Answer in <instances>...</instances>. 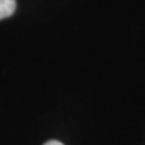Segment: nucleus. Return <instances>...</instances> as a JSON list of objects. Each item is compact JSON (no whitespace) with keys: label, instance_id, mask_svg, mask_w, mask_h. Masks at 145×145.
<instances>
[{"label":"nucleus","instance_id":"nucleus-1","mask_svg":"<svg viewBox=\"0 0 145 145\" xmlns=\"http://www.w3.org/2000/svg\"><path fill=\"white\" fill-rule=\"evenodd\" d=\"M16 10L15 0H0V20L10 18Z\"/></svg>","mask_w":145,"mask_h":145},{"label":"nucleus","instance_id":"nucleus-2","mask_svg":"<svg viewBox=\"0 0 145 145\" xmlns=\"http://www.w3.org/2000/svg\"><path fill=\"white\" fill-rule=\"evenodd\" d=\"M44 145H63V144L59 142V141H57V140H51V141H47Z\"/></svg>","mask_w":145,"mask_h":145}]
</instances>
